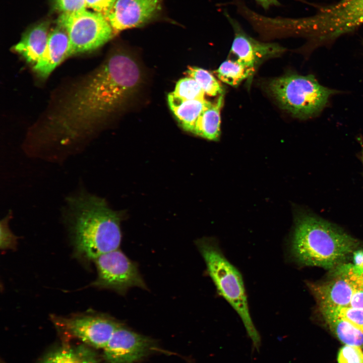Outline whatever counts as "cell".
Masks as SVG:
<instances>
[{
    "label": "cell",
    "instance_id": "6da1fadb",
    "mask_svg": "<svg viewBox=\"0 0 363 363\" xmlns=\"http://www.w3.org/2000/svg\"><path fill=\"white\" fill-rule=\"evenodd\" d=\"M141 73L130 55L113 53L70 96L53 116V125L72 137L89 130L137 89Z\"/></svg>",
    "mask_w": 363,
    "mask_h": 363
},
{
    "label": "cell",
    "instance_id": "7a4b0ae2",
    "mask_svg": "<svg viewBox=\"0 0 363 363\" xmlns=\"http://www.w3.org/2000/svg\"><path fill=\"white\" fill-rule=\"evenodd\" d=\"M360 242L338 226L311 212L295 220L290 254L298 264L331 270L346 263Z\"/></svg>",
    "mask_w": 363,
    "mask_h": 363
},
{
    "label": "cell",
    "instance_id": "3957f363",
    "mask_svg": "<svg viewBox=\"0 0 363 363\" xmlns=\"http://www.w3.org/2000/svg\"><path fill=\"white\" fill-rule=\"evenodd\" d=\"M68 203V214L78 254L94 260L119 249L121 217L103 199L84 193L69 199Z\"/></svg>",
    "mask_w": 363,
    "mask_h": 363
},
{
    "label": "cell",
    "instance_id": "277c9868",
    "mask_svg": "<svg viewBox=\"0 0 363 363\" xmlns=\"http://www.w3.org/2000/svg\"><path fill=\"white\" fill-rule=\"evenodd\" d=\"M283 24L288 35L318 43L331 40L363 25V0H340L311 16L286 18Z\"/></svg>",
    "mask_w": 363,
    "mask_h": 363
},
{
    "label": "cell",
    "instance_id": "5b68a950",
    "mask_svg": "<svg viewBox=\"0 0 363 363\" xmlns=\"http://www.w3.org/2000/svg\"><path fill=\"white\" fill-rule=\"evenodd\" d=\"M195 244L219 293L240 316L251 337L257 340L241 274L225 257L214 238L203 237Z\"/></svg>",
    "mask_w": 363,
    "mask_h": 363
},
{
    "label": "cell",
    "instance_id": "8992f818",
    "mask_svg": "<svg viewBox=\"0 0 363 363\" xmlns=\"http://www.w3.org/2000/svg\"><path fill=\"white\" fill-rule=\"evenodd\" d=\"M268 89L282 108L301 119L320 113L335 93L312 75L292 74L276 78L269 82Z\"/></svg>",
    "mask_w": 363,
    "mask_h": 363
},
{
    "label": "cell",
    "instance_id": "52a82bcc",
    "mask_svg": "<svg viewBox=\"0 0 363 363\" xmlns=\"http://www.w3.org/2000/svg\"><path fill=\"white\" fill-rule=\"evenodd\" d=\"M57 24L68 33L70 40L69 56L99 48L111 39L114 33L103 15L86 9L62 13Z\"/></svg>",
    "mask_w": 363,
    "mask_h": 363
},
{
    "label": "cell",
    "instance_id": "ba28073f",
    "mask_svg": "<svg viewBox=\"0 0 363 363\" xmlns=\"http://www.w3.org/2000/svg\"><path fill=\"white\" fill-rule=\"evenodd\" d=\"M97 277L92 285L124 295L133 287L147 289L136 263L119 249L102 254L94 260Z\"/></svg>",
    "mask_w": 363,
    "mask_h": 363
},
{
    "label": "cell",
    "instance_id": "9c48e42d",
    "mask_svg": "<svg viewBox=\"0 0 363 363\" xmlns=\"http://www.w3.org/2000/svg\"><path fill=\"white\" fill-rule=\"evenodd\" d=\"M57 328L97 348H104L121 324L108 315L87 313L70 317L52 315Z\"/></svg>",
    "mask_w": 363,
    "mask_h": 363
},
{
    "label": "cell",
    "instance_id": "30bf717a",
    "mask_svg": "<svg viewBox=\"0 0 363 363\" xmlns=\"http://www.w3.org/2000/svg\"><path fill=\"white\" fill-rule=\"evenodd\" d=\"M351 266L350 263L342 264L330 270L329 276L323 282L307 283L319 308L349 306L353 293Z\"/></svg>",
    "mask_w": 363,
    "mask_h": 363
},
{
    "label": "cell",
    "instance_id": "8fae6325",
    "mask_svg": "<svg viewBox=\"0 0 363 363\" xmlns=\"http://www.w3.org/2000/svg\"><path fill=\"white\" fill-rule=\"evenodd\" d=\"M223 14L234 32L231 52L254 70L262 60L277 56L284 51L285 48L277 43L261 42L249 36L226 10Z\"/></svg>",
    "mask_w": 363,
    "mask_h": 363
},
{
    "label": "cell",
    "instance_id": "7c38bea8",
    "mask_svg": "<svg viewBox=\"0 0 363 363\" xmlns=\"http://www.w3.org/2000/svg\"><path fill=\"white\" fill-rule=\"evenodd\" d=\"M162 0H116L107 19L114 32L141 27L156 18Z\"/></svg>",
    "mask_w": 363,
    "mask_h": 363
},
{
    "label": "cell",
    "instance_id": "4fadbf2b",
    "mask_svg": "<svg viewBox=\"0 0 363 363\" xmlns=\"http://www.w3.org/2000/svg\"><path fill=\"white\" fill-rule=\"evenodd\" d=\"M152 345L149 338L121 324L103 348L104 357L107 363H132L147 354Z\"/></svg>",
    "mask_w": 363,
    "mask_h": 363
},
{
    "label": "cell",
    "instance_id": "5bb4252c",
    "mask_svg": "<svg viewBox=\"0 0 363 363\" xmlns=\"http://www.w3.org/2000/svg\"><path fill=\"white\" fill-rule=\"evenodd\" d=\"M70 40L66 31L57 25L49 33L45 51L33 69L41 77L46 78L67 57L69 56Z\"/></svg>",
    "mask_w": 363,
    "mask_h": 363
},
{
    "label": "cell",
    "instance_id": "9a60e30c",
    "mask_svg": "<svg viewBox=\"0 0 363 363\" xmlns=\"http://www.w3.org/2000/svg\"><path fill=\"white\" fill-rule=\"evenodd\" d=\"M48 35V23L41 22L26 32L14 48L28 63L35 65L45 51Z\"/></svg>",
    "mask_w": 363,
    "mask_h": 363
},
{
    "label": "cell",
    "instance_id": "2e32d148",
    "mask_svg": "<svg viewBox=\"0 0 363 363\" xmlns=\"http://www.w3.org/2000/svg\"><path fill=\"white\" fill-rule=\"evenodd\" d=\"M169 106L181 127L193 133L196 122L210 101L205 99L185 100L171 92L167 96Z\"/></svg>",
    "mask_w": 363,
    "mask_h": 363
},
{
    "label": "cell",
    "instance_id": "e0dca14e",
    "mask_svg": "<svg viewBox=\"0 0 363 363\" xmlns=\"http://www.w3.org/2000/svg\"><path fill=\"white\" fill-rule=\"evenodd\" d=\"M224 95L214 102H209L198 117L193 134L210 140H217L220 134V110Z\"/></svg>",
    "mask_w": 363,
    "mask_h": 363
},
{
    "label": "cell",
    "instance_id": "ac0fdd59",
    "mask_svg": "<svg viewBox=\"0 0 363 363\" xmlns=\"http://www.w3.org/2000/svg\"><path fill=\"white\" fill-rule=\"evenodd\" d=\"M321 315L331 332L342 343L363 348V332L347 321L325 309Z\"/></svg>",
    "mask_w": 363,
    "mask_h": 363
},
{
    "label": "cell",
    "instance_id": "d6986e66",
    "mask_svg": "<svg viewBox=\"0 0 363 363\" xmlns=\"http://www.w3.org/2000/svg\"><path fill=\"white\" fill-rule=\"evenodd\" d=\"M255 70L238 59L223 62L216 71L218 79L233 87L252 76Z\"/></svg>",
    "mask_w": 363,
    "mask_h": 363
},
{
    "label": "cell",
    "instance_id": "ffe728a7",
    "mask_svg": "<svg viewBox=\"0 0 363 363\" xmlns=\"http://www.w3.org/2000/svg\"><path fill=\"white\" fill-rule=\"evenodd\" d=\"M92 353L84 347H64L49 354L41 363H87Z\"/></svg>",
    "mask_w": 363,
    "mask_h": 363
},
{
    "label": "cell",
    "instance_id": "44dd1931",
    "mask_svg": "<svg viewBox=\"0 0 363 363\" xmlns=\"http://www.w3.org/2000/svg\"><path fill=\"white\" fill-rule=\"evenodd\" d=\"M186 74L194 79L201 86L205 93L211 96L223 94L222 86L208 71L197 67H189Z\"/></svg>",
    "mask_w": 363,
    "mask_h": 363
},
{
    "label": "cell",
    "instance_id": "7402d4cb",
    "mask_svg": "<svg viewBox=\"0 0 363 363\" xmlns=\"http://www.w3.org/2000/svg\"><path fill=\"white\" fill-rule=\"evenodd\" d=\"M171 93L185 100L205 99L203 90L194 79L189 77L179 80Z\"/></svg>",
    "mask_w": 363,
    "mask_h": 363
},
{
    "label": "cell",
    "instance_id": "603a6c76",
    "mask_svg": "<svg viewBox=\"0 0 363 363\" xmlns=\"http://www.w3.org/2000/svg\"><path fill=\"white\" fill-rule=\"evenodd\" d=\"M325 309L347 321L363 332V309L350 306L337 308H324Z\"/></svg>",
    "mask_w": 363,
    "mask_h": 363
},
{
    "label": "cell",
    "instance_id": "cb8c5ba5",
    "mask_svg": "<svg viewBox=\"0 0 363 363\" xmlns=\"http://www.w3.org/2000/svg\"><path fill=\"white\" fill-rule=\"evenodd\" d=\"M350 278L353 293L349 306L363 309V269L352 264Z\"/></svg>",
    "mask_w": 363,
    "mask_h": 363
},
{
    "label": "cell",
    "instance_id": "d4e9b609",
    "mask_svg": "<svg viewBox=\"0 0 363 363\" xmlns=\"http://www.w3.org/2000/svg\"><path fill=\"white\" fill-rule=\"evenodd\" d=\"M338 363H363V350L360 347L345 344L338 352Z\"/></svg>",
    "mask_w": 363,
    "mask_h": 363
},
{
    "label": "cell",
    "instance_id": "484cf974",
    "mask_svg": "<svg viewBox=\"0 0 363 363\" xmlns=\"http://www.w3.org/2000/svg\"><path fill=\"white\" fill-rule=\"evenodd\" d=\"M9 215L1 221V248L2 249L14 248L16 244V237L8 226Z\"/></svg>",
    "mask_w": 363,
    "mask_h": 363
},
{
    "label": "cell",
    "instance_id": "4316f807",
    "mask_svg": "<svg viewBox=\"0 0 363 363\" xmlns=\"http://www.w3.org/2000/svg\"><path fill=\"white\" fill-rule=\"evenodd\" d=\"M55 8L62 13L78 11L86 9V0H53Z\"/></svg>",
    "mask_w": 363,
    "mask_h": 363
},
{
    "label": "cell",
    "instance_id": "83f0119b",
    "mask_svg": "<svg viewBox=\"0 0 363 363\" xmlns=\"http://www.w3.org/2000/svg\"><path fill=\"white\" fill-rule=\"evenodd\" d=\"M116 0H86L87 8L103 15L106 19Z\"/></svg>",
    "mask_w": 363,
    "mask_h": 363
},
{
    "label": "cell",
    "instance_id": "f1b7e54d",
    "mask_svg": "<svg viewBox=\"0 0 363 363\" xmlns=\"http://www.w3.org/2000/svg\"><path fill=\"white\" fill-rule=\"evenodd\" d=\"M353 265L355 267L363 269V250H356L352 254Z\"/></svg>",
    "mask_w": 363,
    "mask_h": 363
},
{
    "label": "cell",
    "instance_id": "f546056e",
    "mask_svg": "<svg viewBox=\"0 0 363 363\" xmlns=\"http://www.w3.org/2000/svg\"><path fill=\"white\" fill-rule=\"evenodd\" d=\"M264 10H267L272 6H279L280 3L278 0H255Z\"/></svg>",
    "mask_w": 363,
    "mask_h": 363
},
{
    "label": "cell",
    "instance_id": "4dcf8cb0",
    "mask_svg": "<svg viewBox=\"0 0 363 363\" xmlns=\"http://www.w3.org/2000/svg\"><path fill=\"white\" fill-rule=\"evenodd\" d=\"M87 363H97L95 355L93 353L89 357Z\"/></svg>",
    "mask_w": 363,
    "mask_h": 363
},
{
    "label": "cell",
    "instance_id": "1f68e13d",
    "mask_svg": "<svg viewBox=\"0 0 363 363\" xmlns=\"http://www.w3.org/2000/svg\"><path fill=\"white\" fill-rule=\"evenodd\" d=\"M361 162L362 163V165H363V153L361 154Z\"/></svg>",
    "mask_w": 363,
    "mask_h": 363
}]
</instances>
